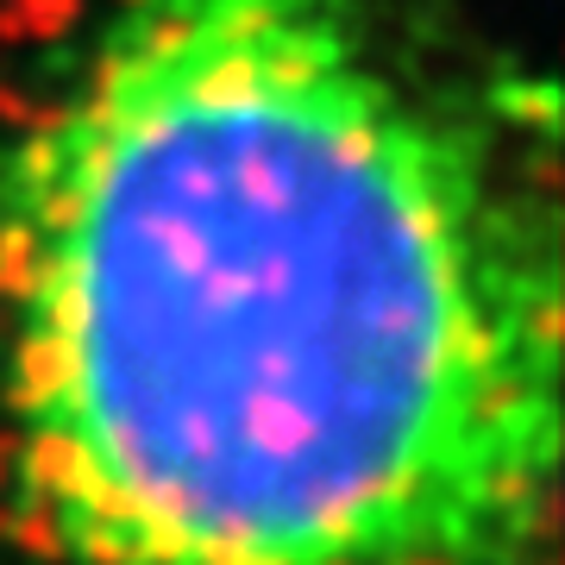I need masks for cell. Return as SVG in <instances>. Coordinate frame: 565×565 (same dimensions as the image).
Wrapping results in <instances>:
<instances>
[{
  "label": "cell",
  "mask_w": 565,
  "mask_h": 565,
  "mask_svg": "<svg viewBox=\"0 0 565 565\" xmlns=\"http://www.w3.org/2000/svg\"><path fill=\"white\" fill-rule=\"evenodd\" d=\"M0 403L63 565H522L553 182L364 0H132L0 163Z\"/></svg>",
  "instance_id": "6da1fadb"
}]
</instances>
